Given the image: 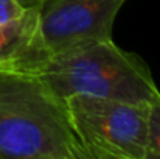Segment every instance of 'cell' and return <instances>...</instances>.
Here are the masks:
<instances>
[{
    "label": "cell",
    "instance_id": "6da1fadb",
    "mask_svg": "<svg viewBox=\"0 0 160 159\" xmlns=\"http://www.w3.org/2000/svg\"><path fill=\"white\" fill-rule=\"evenodd\" d=\"M0 158L90 159L65 100L36 73L0 72Z\"/></svg>",
    "mask_w": 160,
    "mask_h": 159
},
{
    "label": "cell",
    "instance_id": "7a4b0ae2",
    "mask_svg": "<svg viewBox=\"0 0 160 159\" xmlns=\"http://www.w3.org/2000/svg\"><path fill=\"white\" fill-rule=\"evenodd\" d=\"M36 75L61 98L89 95L145 106L160 98L148 64L112 39L81 42L53 53Z\"/></svg>",
    "mask_w": 160,
    "mask_h": 159
},
{
    "label": "cell",
    "instance_id": "3957f363",
    "mask_svg": "<svg viewBox=\"0 0 160 159\" xmlns=\"http://www.w3.org/2000/svg\"><path fill=\"white\" fill-rule=\"evenodd\" d=\"M70 125L90 159H145L148 106L115 98H64Z\"/></svg>",
    "mask_w": 160,
    "mask_h": 159
},
{
    "label": "cell",
    "instance_id": "277c9868",
    "mask_svg": "<svg viewBox=\"0 0 160 159\" xmlns=\"http://www.w3.org/2000/svg\"><path fill=\"white\" fill-rule=\"evenodd\" d=\"M124 2L42 0L41 33L50 55L81 42L112 39V27Z\"/></svg>",
    "mask_w": 160,
    "mask_h": 159
},
{
    "label": "cell",
    "instance_id": "5b68a950",
    "mask_svg": "<svg viewBox=\"0 0 160 159\" xmlns=\"http://www.w3.org/2000/svg\"><path fill=\"white\" fill-rule=\"evenodd\" d=\"M39 9L41 3L27 6L20 17L0 25V72L36 73L48 59Z\"/></svg>",
    "mask_w": 160,
    "mask_h": 159
},
{
    "label": "cell",
    "instance_id": "8992f818",
    "mask_svg": "<svg viewBox=\"0 0 160 159\" xmlns=\"http://www.w3.org/2000/svg\"><path fill=\"white\" fill-rule=\"evenodd\" d=\"M145 159H160V98L148 106V147Z\"/></svg>",
    "mask_w": 160,
    "mask_h": 159
},
{
    "label": "cell",
    "instance_id": "52a82bcc",
    "mask_svg": "<svg viewBox=\"0 0 160 159\" xmlns=\"http://www.w3.org/2000/svg\"><path fill=\"white\" fill-rule=\"evenodd\" d=\"M25 9L17 0H0V25L20 17Z\"/></svg>",
    "mask_w": 160,
    "mask_h": 159
},
{
    "label": "cell",
    "instance_id": "ba28073f",
    "mask_svg": "<svg viewBox=\"0 0 160 159\" xmlns=\"http://www.w3.org/2000/svg\"><path fill=\"white\" fill-rule=\"evenodd\" d=\"M17 2H19V3L22 5V6H25V8H27V6H33V5H38V3H41L42 0H17Z\"/></svg>",
    "mask_w": 160,
    "mask_h": 159
}]
</instances>
